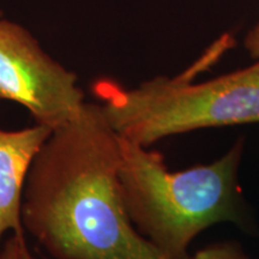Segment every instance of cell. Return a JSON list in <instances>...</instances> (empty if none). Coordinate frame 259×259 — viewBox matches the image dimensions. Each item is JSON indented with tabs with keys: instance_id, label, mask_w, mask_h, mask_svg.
<instances>
[{
	"instance_id": "obj_4",
	"label": "cell",
	"mask_w": 259,
	"mask_h": 259,
	"mask_svg": "<svg viewBox=\"0 0 259 259\" xmlns=\"http://www.w3.org/2000/svg\"><path fill=\"white\" fill-rule=\"evenodd\" d=\"M77 74L42 50L21 25L0 18V100L19 103L52 131L78 114L85 101Z\"/></svg>"
},
{
	"instance_id": "obj_1",
	"label": "cell",
	"mask_w": 259,
	"mask_h": 259,
	"mask_svg": "<svg viewBox=\"0 0 259 259\" xmlns=\"http://www.w3.org/2000/svg\"><path fill=\"white\" fill-rule=\"evenodd\" d=\"M120 137L85 102L32 160L22 223L52 259H168L138 233L120 190Z\"/></svg>"
},
{
	"instance_id": "obj_3",
	"label": "cell",
	"mask_w": 259,
	"mask_h": 259,
	"mask_svg": "<svg viewBox=\"0 0 259 259\" xmlns=\"http://www.w3.org/2000/svg\"><path fill=\"white\" fill-rule=\"evenodd\" d=\"M216 42L190 69L174 77H155L126 89L111 80L95 84V94L113 130L142 147L199 128L259 122V60L246 69L196 82L204 69L229 47Z\"/></svg>"
},
{
	"instance_id": "obj_2",
	"label": "cell",
	"mask_w": 259,
	"mask_h": 259,
	"mask_svg": "<svg viewBox=\"0 0 259 259\" xmlns=\"http://www.w3.org/2000/svg\"><path fill=\"white\" fill-rule=\"evenodd\" d=\"M120 149L119 180L130 219L166 258L190 259L189 246L204 229L241 221V142L212 163L179 171L168 170L161 154L122 137Z\"/></svg>"
},
{
	"instance_id": "obj_6",
	"label": "cell",
	"mask_w": 259,
	"mask_h": 259,
	"mask_svg": "<svg viewBox=\"0 0 259 259\" xmlns=\"http://www.w3.org/2000/svg\"><path fill=\"white\" fill-rule=\"evenodd\" d=\"M190 259H252L235 242H218L198 250Z\"/></svg>"
},
{
	"instance_id": "obj_5",
	"label": "cell",
	"mask_w": 259,
	"mask_h": 259,
	"mask_svg": "<svg viewBox=\"0 0 259 259\" xmlns=\"http://www.w3.org/2000/svg\"><path fill=\"white\" fill-rule=\"evenodd\" d=\"M51 134L38 124L18 131L0 128V259L2 239L9 231L28 248L22 223L24 186L32 160Z\"/></svg>"
},
{
	"instance_id": "obj_8",
	"label": "cell",
	"mask_w": 259,
	"mask_h": 259,
	"mask_svg": "<svg viewBox=\"0 0 259 259\" xmlns=\"http://www.w3.org/2000/svg\"><path fill=\"white\" fill-rule=\"evenodd\" d=\"M245 44L246 48L252 54V57L257 58L259 60V23L247 35Z\"/></svg>"
},
{
	"instance_id": "obj_9",
	"label": "cell",
	"mask_w": 259,
	"mask_h": 259,
	"mask_svg": "<svg viewBox=\"0 0 259 259\" xmlns=\"http://www.w3.org/2000/svg\"><path fill=\"white\" fill-rule=\"evenodd\" d=\"M0 16H2V14H0Z\"/></svg>"
},
{
	"instance_id": "obj_7",
	"label": "cell",
	"mask_w": 259,
	"mask_h": 259,
	"mask_svg": "<svg viewBox=\"0 0 259 259\" xmlns=\"http://www.w3.org/2000/svg\"><path fill=\"white\" fill-rule=\"evenodd\" d=\"M2 259H35L28 248H24L17 239L12 234L6 240L2 248Z\"/></svg>"
}]
</instances>
